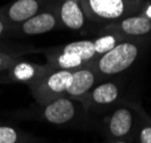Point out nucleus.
Masks as SVG:
<instances>
[{
    "instance_id": "obj_1",
    "label": "nucleus",
    "mask_w": 151,
    "mask_h": 143,
    "mask_svg": "<svg viewBox=\"0 0 151 143\" xmlns=\"http://www.w3.org/2000/svg\"><path fill=\"white\" fill-rule=\"evenodd\" d=\"M137 56V49L132 43L116 45L99 61V69L104 74H117L129 68Z\"/></svg>"
},
{
    "instance_id": "obj_2",
    "label": "nucleus",
    "mask_w": 151,
    "mask_h": 143,
    "mask_svg": "<svg viewBox=\"0 0 151 143\" xmlns=\"http://www.w3.org/2000/svg\"><path fill=\"white\" fill-rule=\"evenodd\" d=\"M0 10V15L6 22L21 25L40 13L41 2L39 0H15Z\"/></svg>"
},
{
    "instance_id": "obj_3",
    "label": "nucleus",
    "mask_w": 151,
    "mask_h": 143,
    "mask_svg": "<svg viewBox=\"0 0 151 143\" xmlns=\"http://www.w3.org/2000/svg\"><path fill=\"white\" fill-rule=\"evenodd\" d=\"M56 26V17L48 11L38 13L21 24V31L26 35H37L51 31Z\"/></svg>"
},
{
    "instance_id": "obj_4",
    "label": "nucleus",
    "mask_w": 151,
    "mask_h": 143,
    "mask_svg": "<svg viewBox=\"0 0 151 143\" xmlns=\"http://www.w3.org/2000/svg\"><path fill=\"white\" fill-rule=\"evenodd\" d=\"M75 108L72 101L67 99H58L45 107V119L53 124H64L73 118Z\"/></svg>"
},
{
    "instance_id": "obj_5",
    "label": "nucleus",
    "mask_w": 151,
    "mask_h": 143,
    "mask_svg": "<svg viewBox=\"0 0 151 143\" xmlns=\"http://www.w3.org/2000/svg\"><path fill=\"white\" fill-rule=\"evenodd\" d=\"M90 10L104 19H116L124 14L123 0H88Z\"/></svg>"
},
{
    "instance_id": "obj_6",
    "label": "nucleus",
    "mask_w": 151,
    "mask_h": 143,
    "mask_svg": "<svg viewBox=\"0 0 151 143\" xmlns=\"http://www.w3.org/2000/svg\"><path fill=\"white\" fill-rule=\"evenodd\" d=\"M60 18L63 23L72 30H78L84 25L83 10L75 0H67L61 5Z\"/></svg>"
},
{
    "instance_id": "obj_7",
    "label": "nucleus",
    "mask_w": 151,
    "mask_h": 143,
    "mask_svg": "<svg viewBox=\"0 0 151 143\" xmlns=\"http://www.w3.org/2000/svg\"><path fill=\"white\" fill-rule=\"evenodd\" d=\"M94 83V75L90 70H77L72 73V81L66 92L72 96H81L91 89Z\"/></svg>"
},
{
    "instance_id": "obj_8",
    "label": "nucleus",
    "mask_w": 151,
    "mask_h": 143,
    "mask_svg": "<svg viewBox=\"0 0 151 143\" xmlns=\"http://www.w3.org/2000/svg\"><path fill=\"white\" fill-rule=\"evenodd\" d=\"M132 126V115L126 109H119L110 119V132L115 136H124Z\"/></svg>"
},
{
    "instance_id": "obj_9",
    "label": "nucleus",
    "mask_w": 151,
    "mask_h": 143,
    "mask_svg": "<svg viewBox=\"0 0 151 143\" xmlns=\"http://www.w3.org/2000/svg\"><path fill=\"white\" fill-rule=\"evenodd\" d=\"M122 30L129 35H142L151 31V23L145 17H129L122 22Z\"/></svg>"
},
{
    "instance_id": "obj_10",
    "label": "nucleus",
    "mask_w": 151,
    "mask_h": 143,
    "mask_svg": "<svg viewBox=\"0 0 151 143\" xmlns=\"http://www.w3.org/2000/svg\"><path fill=\"white\" fill-rule=\"evenodd\" d=\"M65 53H74L77 55L82 60H88L92 58L96 53L94 43L91 41H77L72 42L64 48Z\"/></svg>"
},
{
    "instance_id": "obj_11",
    "label": "nucleus",
    "mask_w": 151,
    "mask_h": 143,
    "mask_svg": "<svg viewBox=\"0 0 151 143\" xmlns=\"http://www.w3.org/2000/svg\"><path fill=\"white\" fill-rule=\"evenodd\" d=\"M118 96V89L113 83H105L96 88L92 97L97 103H110L116 100Z\"/></svg>"
},
{
    "instance_id": "obj_12",
    "label": "nucleus",
    "mask_w": 151,
    "mask_h": 143,
    "mask_svg": "<svg viewBox=\"0 0 151 143\" xmlns=\"http://www.w3.org/2000/svg\"><path fill=\"white\" fill-rule=\"evenodd\" d=\"M72 81V73L68 70H59L49 76L47 85L52 92H66Z\"/></svg>"
},
{
    "instance_id": "obj_13",
    "label": "nucleus",
    "mask_w": 151,
    "mask_h": 143,
    "mask_svg": "<svg viewBox=\"0 0 151 143\" xmlns=\"http://www.w3.org/2000/svg\"><path fill=\"white\" fill-rule=\"evenodd\" d=\"M12 74L19 82H29L35 76V68L29 63H19L14 66Z\"/></svg>"
},
{
    "instance_id": "obj_14",
    "label": "nucleus",
    "mask_w": 151,
    "mask_h": 143,
    "mask_svg": "<svg viewBox=\"0 0 151 143\" xmlns=\"http://www.w3.org/2000/svg\"><path fill=\"white\" fill-rule=\"evenodd\" d=\"M82 59L74 53H65L63 52V55L59 56L58 58V64L61 68L65 69H69V68H75L77 66H80L82 64Z\"/></svg>"
},
{
    "instance_id": "obj_15",
    "label": "nucleus",
    "mask_w": 151,
    "mask_h": 143,
    "mask_svg": "<svg viewBox=\"0 0 151 143\" xmlns=\"http://www.w3.org/2000/svg\"><path fill=\"white\" fill-rule=\"evenodd\" d=\"M93 43H94V48H96V52L106 53L116 45V39L111 35H106V37L99 38Z\"/></svg>"
},
{
    "instance_id": "obj_16",
    "label": "nucleus",
    "mask_w": 151,
    "mask_h": 143,
    "mask_svg": "<svg viewBox=\"0 0 151 143\" xmlns=\"http://www.w3.org/2000/svg\"><path fill=\"white\" fill-rule=\"evenodd\" d=\"M17 133L14 128L0 126V143H16Z\"/></svg>"
},
{
    "instance_id": "obj_17",
    "label": "nucleus",
    "mask_w": 151,
    "mask_h": 143,
    "mask_svg": "<svg viewBox=\"0 0 151 143\" xmlns=\"http://www.w3.org/2000/svg\"><path fill=\"white\" fill-rule=\"evenodd\" d=\"M141 143H151V127H147L142 131Z\"/></svg>"
},
{
    "instance_id": "obj_18",
    "label": "nucleus",
    "mask_w": 151,
    "mask_h": 143,
    "mask_svg": "<svg viewBox=\"0 0 151 143\" xmlns=\"http://www.w3.org/2000/svg\"><path fill=\"white\" fill-rule=\"evenodd\" d=\"M7 29V22L5 21V18L0 15V37L4 34V32Z\"/></svg>"
},
{
    "instance_id": "obj_19",
    "label": "nucleus",
    "mask_w": 151,
    "mask_h": 143,
    "mask_svg": "<svg viewBox=\"0 0 151 143\" xmlns=\"http://www.w3.org/2000/svg\"><path fill=\"white\" fill-rule=\"evenodd\" d=\"M147 15H148V17H150L151 18V6L148 8V10H147Z\"/></svg>"
},
{
    "instance_id": "obj_20",
    "label": "nucleus",
    "mask_w": 151,
    "mask_h": 143,
    "mask_svg": "<svg viewBox=\"0 0 151 143\" xmlns=\"http://www.w3.org/2000/svg\"><path fill=\"white\" fill-rule=\"evenodd\" d=\"M2 65V58H1V56H0V66Z\"/></svg>"
},
{
    "instance_id": "obj_21",
    "label": "nucleus",
    "mask_w": 151,
    "mask_h": 143,
    "mask_svg": "<svg viewBox=\"0 0 151 143\" xmlns=\"http://www.w3.org/2000/svg\"><path fill=\"white\" fill-rule=\"evenodd\" d=\"M116 143H125V142H116Z\"/></svg>"
}]
</instances>
